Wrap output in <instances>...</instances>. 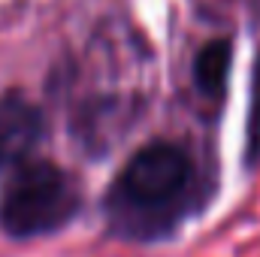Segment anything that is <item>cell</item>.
I'll use <instances>...</instances> for the list:
<instances>
[{"instance_id": "1", "label": "cell", "mask_w": 260, "mask_h": 257, "mask_svg": "<svg viewBox=\"0 0 260 257\" xmlns=\"http://www.w3.org/2000/svg\"><path fill=\"white\" fill-rule=\"evenodd\" d=\"M197 167L191 154L167 139L142 145L106 194L109 230L130 242L170 236L194 209Z\"/></svg>"}, {"instance_id": "2", "label": "cell", "mask_w": 260, "mask_h": 257, "mask_svg": "<svg viewBox=\"0 0 260 257\" xmlns=\"http://www.w3.org/2000/svg\"><path fill=\"white\" fill-rule=\"evenodd\" d=\"M82 209V188L64 167L24 157L0 185V230L9 239H37L64 230Z\"/></svg>"}, {"instance_id": "3", "label": "cell", "mask_w": 260, "mask_h": 257, "mask_svg": "<svg viewBox=\"0 0 260 257\" xmlns=\"http://www.w3.org/2000/svg\"><path fill=\"white\" fill-rule=\"evenodd\" d=\"M43 136V112L21 91L0 97V170L24 160Z\"/></svg>"}, {"instance_id": "4", "label": "cell", "mask_w": 260, "mask_h": 257, "mask_svg": "<svg viewBox=\"0 0 260 257\" xmlns=\"http://www.w3.org/2000/svg\"><path fill=\"white\" fill-rule=\"evenodd\" d=\"M230 61H233V46L230 40H212L206 43L194 58V82L206 97H221L227 88L230 76Z\"/></svg>"}, {"instance_id": "5", "label": "cell", "mask_w": 260, "mask_h": 257, "mask_svg": "<svg viewBox=\"0 0 260 257\" xmlns=\"http://www.w3.org/2000/svg\"><path fill=\"white\" fill-rule=\"evenodd\" d=\"M245 160L254 167L260 160V52L251 76V106H248V142H245Z\"/></svg>"}]
</instances>
